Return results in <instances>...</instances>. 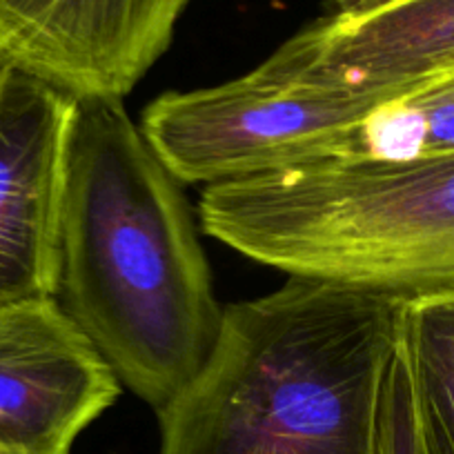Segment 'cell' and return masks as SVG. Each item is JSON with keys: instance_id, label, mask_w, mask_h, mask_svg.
I'll return each instance as SVG.
<instances>
[{"instance_id": "obj_9", "label": "cell", "mask_w": 454, "mask_h": 454, "mask_svg": "<svg viewBox=\"0 0 454 454\" xmlns=\"http://www.w3.org/2000/svg\"><path fill=\"white\" fill-rule=\"evenodd\" d=\"M399 352L417 454H454V292L401 303Z\"/></svg>"}, {"instance_id": "obj_8", "label": "cell", "mask_w": 454, "mask_h": 454, "mask_svg": "<svg viewBox=\"0 0 454 454\" xmlns=\"http://www.w3.org/2000/svg\"><path fill=\"white\" fill-rule=\"evenodd\" d=\"M283 45L314 74L403 91L454 69V0H372L332 10Z\"/></svg>"}, {"instance_id": "obj_3", "label": "cell", "mask_w": 454, "mask_h": 454, "mask_svg": "<svg viewBox=\"0 0 454 454\" xmlns=\"http://www.w3.org/2000/svg\"><path fill=\"white\" fill-rule=\"evenodd\" d=\"M199 218L287 277L401 301L454 292V152L327 159L205 187Z\"/></svg>"}, {"instance_id": "obj_1", "label": "cell", "mask_w": 454, "mask_h": 454, "mask_svg": "<svg viewBox=\"0 0 454 454\" xmlns=\"http://www.w3.org/2000/svg\"><path fill=\"white\" fill-rule=\"evenodd\" d=\"M56 301L132 395L160 410L223 323L183 183L123 100H74Z\"/></svg>"}, {"instance_id": "obj_4", "label": "cell", "mask_w": 454, "mask_h": 454, "mask_svg": "<svg viewBox=\"0 0 454 454\" xmlns=\"http://www.w3.org/2000/svg\"><path fill=\"white\" fill-rule=\"evenodd\" d=\"M396 94L309 72L281 45L250 74L154 98L141 132L183 185L212 187L334 159Z\"/></svg>"}, {"instance_id": "obj_12", "label": "cell", "mask_w": 454, "mask_h": 454, "mask_svg": "<svg viewBox=\"0 0 454 454\" xmlns=\"http://www.w3.org/2000/svg\"><path fill=\"white\" fill-rule=\"evenodd\" d=\"M0 454H20V452H14V450H7V448H0Z\"/></svg>"}, {"instance_id": "obj_7", "label": "cell", "mask_w": 454, "mask_h": 454, "mask_svg": "<svg viewBox=\"0 0 454 454\" xmlns=\"http://www.w3.org/2000/svg\"><path fill=\"white\" fill-rule=\"evenodd\" d=\"M121 383L56 299L0 308V448L72 454Z\"/></svg>"}, {"instance_id": "obj_11", "label": "cell", "mask_w": 454, "mask_h": 454, "mask_svg": "<svg viewBox=\"0 0 454 454\" xmlns=\"http://www.w3.org/2000/svg\"><path fill=\"white\" fill-rule=\"evenodd\" d=\"M381 454H417L403 361L396 348L381 412Z\"/></svg>"}, {"instance_id": "obj_6", "label": "cell", "mask_w": 454, "mask_h": 454, "mask_svg": "<svg viewBox=\"0 0 454 454\" xmlns=\"http://www.w3.org/2000/svg\"><path fill=\"white\" fill-rule=\"evenodd\" d=\"M74 98L0 69V308L56 299Z\"/></svg>"}, {"instance_id": "obj_5", "label": "cell", "mask_w": 454, "mask_h": 454, "mask_svg": "<svg viewBox=\"0 0 454 454\" xmlns=\"http://www.w3.org/2000/svg\"><path fill=\"white\" fill-rule=\"evenodd\" d=\"M192 0H0V69L74 100H123Z\"/></svg>"}, {"instance_id": "obj_2", "label": "cell", "mask_w": 454, "mask_h": 454, "mask_svg": "<svg viewBox=\"0 0 454 454\" xmlns=\"http://www.w3.org/2000/svg\"><path fill=\"white\" fill-rule=\"evenodd\" d=\"M401 303L290 277L223 308L209 359L156 410L159 454H381Z\"/></svg>"}, {"instance_id": "obj_10", "label": "cell", "mask_w": 454, "mask_h": 454, "mask_svg": "<svg viewBox=\"0 0 454 454\" xmlns=\"http://www.w3.org/2000/svg\"><path fill=\"white\" fill-rule=\"evenodd\" d=\"M448 152H454V69L414 82L379 105L334 159H414Z\"/></svg>"}]
</instances>
